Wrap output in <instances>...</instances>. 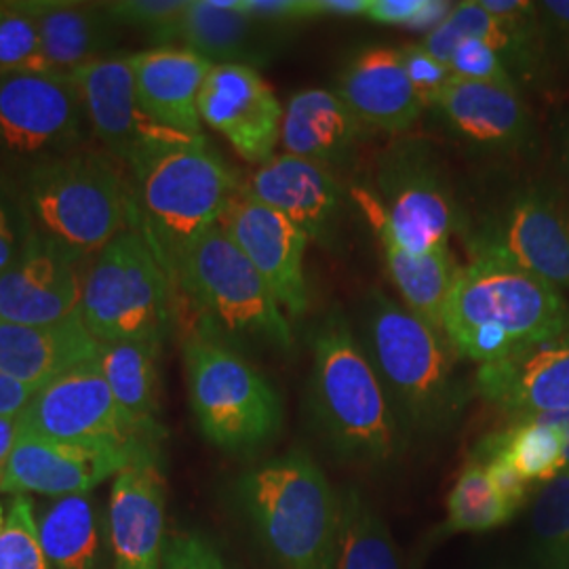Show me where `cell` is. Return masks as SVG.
Returning a JSON list of instances; mask_svg holds the SVG:
<instances>
[{
	"label": "cell",
	"mask_w": 569,
	"mask_h": 569,
	"mask_svg": "<svg viewBox=\"0 0 569 569\" xmlns=\"http://www.w3.org/2000/svg\"><path fill=\"white\" fill-rule=\"evenodd\" d=\"M39 388L28 387L0 371V418H20Z\"/></svg>",
	"instance_id": "obj_47"
},
{
	"label": "cell",
	"mask_w": 569,
	"mask_h": 569,
	"mask_svg": "<svg viewBox=\"0 0 569 569\" xmlns=\"http://www.w3.org/2000/svg\"><path fill=\"white\" fill-rule=\"evenodd\" d=\"M129 61L143 110L167 129L203 136L199 98L213 63L173 44L133 53Z\"/></svg>",
	"instance_id": "obj_23"
},
{
	"label": "cell",
	"mask_w": 569,
	"mask_h": 569,
	"mask_svg": "<svg viewBox=\"0 0 569 569\" xmlns=\"http://www.w3.org/2000/svg\"><path fill=\"white\" fill-rule=\"evenodd\" d=\"M561 154H563V167H566V173L569 178V124L563 131V140H561Z\"/></svg>",
	"instance_id": "obj_52"
},
{
	"label": "cell",
	"mask_w": 569,
	"mask_h": 569,
	"mask_svg": "<svg viewBox=\"0 0 569 569\" xmlns=\"http://www.w3.org/2000/svg\"><path fill=\"white\" fill-rule=\"evenodd\" d=\"M428 0H369L367 20L382 26H399L416 30V23L427 9Z\"/></svg>",
	"instance_id": "obj_46"
},
{
	"label": "cell",
	"mask_w": 569,
	"mask_h": 569,
	"mask_svg": "<svg viewBox=\"0 0 569 569\" xmlns=\"http://www.w3.org/2000/svg\"><path fill=\"white\" fill-rule=\"evenodd\" d=\"M367 357L403 416L420 428L446 425L458 409L448 340L382 291L366 308Z\"/></svg>",
	"instance_id": "obj_9"
},
{
	"label": "cell",
	"mask_w": 569,
	"mask_h": 569,
	"mask_svg": "<svg viewBox=\"0 0 569 569\" xmlns=\"http://www.w3.org/2000/svg\"><path fill=\"white\" fill-rule=\"evenodd\" d=\"M470 260L517 268L569 287V213L552 197L528 190L491 213L468 239Z\"/></svg>",
	"instance_id": "obj_12"
},
{
	"label": "cell",
	"mask_w": 569,
	"mask_h": 569,
	"mask_svg": "<svg viewBox=\"0 0 569 569\" xmlns=\"http://www.w3.org/2000/svg\"><path fill=\"white\" fill-rule=\"evenodd\" d=\"M317 16H366L369 0H315Z\"/></svg>",
	"instance_id": "obj_50"
},
{
	"label": "cell",
	"mask_w": 569,
	"mask_h": 569,
	"mask_svg": "<svg viewBox=\"0 0 569 569\" xmlns=\"http://www.w3.org/2000/svg\"><path fill=\"white\" fill-rule=\"evenodd\" d=\"M475 458L483 462L489 481H491L493 489L498 491V496L509 505L510 509L517 512V509L523 505V500L528 496V481L500 456H493V453L479 456V453H475Z\"/></svg>",
	"instance_id": "obj_45"
},
{
	"label": "cell",
	"mask_w": 569,
	"mask_h": 569,
	"mask_svg": "<svg viewBox=\"0 0 569 569\" xmlns=\"http://www.w3.org/2000/svg\"><path fill=\"white\" fill-rule=\"evenodd\" d=\"M333 569H401L387 523L357 489L340 498Z\"/></svg>",
	"instance_id": "obj_32"
},
{
	"label": "cell",
	"mask_w": 569,
	"mask_h": 569,
	"mask_svg": "<svg viewBox=\"0 0 569 569\" xmlns=\"http://www.w3.org/2000/svg\"><path fill=\"white\" fill-rule=\"evenodd\" d=\"M203 319V336L220 342L291 350L293 331L262 274L216 226L190 244L171 272Z\"/></svg>",
	"instance_id": "obj_6"
},
{
	"label": "cell",
	"mask_w": 569,
	"mask_h": 569,
	"mask_svg": "<svg viewBox=\"0 0 569 569\" xmlns=\"http://www.w3.org/2000/svg\"><path fill=\"white\" fill-rule=\"evenodd\" d=\"M108 540L114 569H163L164 477L159 451L143 453L112 479Z\"/></svg>",
	"instance_id": "obj_19"
},
{
	"label": "cell",
	"mask_w": 569,
	"mask_h": 569,
	"mask_svg": "<svg viewBox=\"0 0 569 569\" xmlns=\"http://www.w3.org/2000/svg\"><path fill=\"white\" fill-rule=\"evenodd\" d=\"M18 422L23 435L66 443L142 449L159 448L161 441L124 413L96 361L72 367L37 390Z\"/></svg>",
	"instance_id": "obj_11"
},
{
	"label": "cell",
	"mask_w": 569,
	"mask_h": 569,
	"mask_svg": "<svg viewBox=\"0 0 569 569\" xmlns=\"http://www.w3.org/2000/svg\"><path fill=\"white\" fill-rule=\"evenodd\" d=\"M479 456H500L526 481L547 483L566 470L561 437L536 418H523L515 427L488 437L479 449Z\"/></svg>",
	"instance_id": "obj_33"
},
{
	"label": "cell",
	"mask_w": 569,
	"mask_h": 569,
	"mask_svg": "<svg viewBox=\"0 0 569 569\" xmlns=\"http://www.w3.org/2000/svg\"><path fill=\"white\" fill-rule=\"evenodd\" d=\"M448 66L456 79L491 82V84L517 89L507 63L500 60V56L491 47L477 39L462 37V41L456 44Z\"/></svg>",
	"instance_id": "obj_40"
},
{
	"label": "cell",
	"mask_w": 569,
	"mask_h": 569,
	"mask_svg": "<svg viewBox=\"0 0 569 569\" xmlns=\"http://www.w3.org/2000/svg\"><path fill=\"white\" fill-rule=\"evenodd\" d=\"M183 366L190 407L209 443L251 453L274 439L281 399L237 348L197 333L183 342Z\"/></svg>",
	"instance_id": "obj_8"
},
{
	"label": "cell",
	"mask_w": 569,
	"mask_h": 569,
	"mask_svg": "<svg viewBox=\"0 0 569 569\" xmlns=\"http://www.w3.org/2000/svg\"><path fill=\"white\" fill-rule=\"evenodd\" d=\"M188 4L190 0H122L103 2V9L117 23L142 28L157 42H171Z\"/></svg>",
	"instance_id": "obj_38"
},
{
	"label": "cell",
	"mask_w": 569,
	"mask_h": 569,
	"mask_svg": "<svg viewBox=\"0 0 569 569\" xmlns=\"http://www.w3.org/2000/svg\"><path fill=\"white\" fill-rule=\"evenodd\" d=\"M70 77L79 87L84 117L122 163L131 164L150 146L180 136V131L159 124L143 110L129 56L91 61L72 70Z\"/></svg>",
	"instance_id": "obj_18"
},
{
	"label": "cell",
	"mask_w": 569,
	"mask_h": 569,
	"mask_svg": "<svg viewBox=\"0 0 569 569\" xmlns=\"http://www.w3.org/2000/svg\"><path fill=\"white\" fill-rule=\"evenodd\" d=\"M531 523L545 542L563 547L569 542V468L547 481L531 509Z\"/></svg>",
	"instance_id": "obj_39"
},
{
	"label": "cell",
	"mask_w": 569,
	"mask_h": 569,
	"mask_svg": "<svg viewBox=\"0 0 569 569\" xmlns=\"http://www.w3.org/2000/svg\"><path fill=\"white\" fill-rule=\"evenodd\" d=\"M79 87L63 72L0 74V152L51 159L81 138Z\"/></svg>",
	"instance_id": "obj_13"
},
{
	"label": "cell",
	"mask_w": 569,
	"mask_h": 569,
	"mask_svg": "<svg viewBox=\"0 0 569 569\" xmlns=\"http://www.w3.org/2000/svg\"><path fill=\"white\" fill-rule=\"evenodd\" d=\"M21 199L34 230L81 260L133 224L131 186L96 152L37 161L23 178Z\"/></svg>",
	"instance_id": "obj_4"
},
{
	"label": "cell",
	"mask_w": 569,
	"mask_h": 569,
	"mask_svg": "<svg viewBox=\"0 0 569 569\" xmlns=\"http://www.w3.org/2000/svg\"><path fill=\"white\" fill-rule=\"evenodd\" d=\"M4 523H7V510L0 505V529L4 528Z\"/></svg>",
	"instance_id": "obj_53"
},
{
	"label": "cell",
	"mask_w": 569,
	"mask_h": 569,
	"mask_svg": "<svg viewBox=\"0 0 569 569\" xmlns=\"http://www.w3.org/2000/svg\"><path fill=\"white\" fill-rule=\"evenodd\" d=\"M268 21L247 16L239 7L222 9L216 0H190L182 20L178 21L173 41L216 63L253 66L264 61L268 42L264 30Z\"/></svg>",
	"instance_id": "obj_28"
},
{
	"label": "cell",
	"mask_w": 569,
	"mask_h": 569,
	"mask_svg": "<svg viewBox=\"0 0 569 569\" xmlns=\"http://www.w3.org/2000/svg\"><path fill=\"white\" fill-rule=\"evenodd\" d=\"M239 500L268 552L283 569H333L340 498L302 451L244 472Z\"/></svg>",
	"instance_id": "obj_3"
},
{
	"label": "cell",
	"mask_w": 569,
	"mask_h": 569,
	"mask_svg": "<svg viewBox=\"0 0 569 569\" xmlns=\"http://www.w3.org/2000/svg\"><path fill=\"white\" fill-rule=\"evenodd\" d=\"M239 9L256 20L268 23L317 18L315 0H239Z\"/></svg>",
	"instance_id": "obj_44"
},
{
	"label": "cell",
	"mask_w": 569,
	"mask_h": 569,
	"mask_svg": "<svg viewBox=\"0 0 569 569\" xmlns=\"http://www.w3.org/2000/svg\"><path fill=\"white\" fill-rule=\"evenodd\" d=\"M32 234L34 226L21 194L0 180V272L20 258Z\"/></svg>",
	"instance_id": "obj_41"
},
{
	"label": "cell",
	"mask_w": 569,
	"mask_h": 569,
	"mask_svg": "<svg viewBox=\"0 0 569 569\" xmlns=\"http://www.w3.org/2000/svg\"><path fill=\"white\" fill-rule=\"evenodd\" d=\"M399 51H401L403 66H406L407 77L413 84L418 98L422 100L425 106L432 108V103L439 98V93L453 79L451 70L443 61L430 56L420 42L403 44Z\"/></svg>",
	"instance_id": "obj_42"
},
{
	"label": "cell",
	"mask_w": 569,
	"mask_h": 569,
	"mask_svg": "<svg viewBox=\"0 0 569 569\" xmlns=\"http://www.w3.org/2000/svg\"><path fill=\"white\" fill-rule=\"evenodd\" d=\"M380 241L390 281L406 300L407 310L418 319L441 331L443 308L458 268L451 251L437 249L430 253H409L392 241L382 228H371Z\"/></svg>",
	"instance_id": "obj_30"
},
{
	"label": "cell",
	"mask_w": 569,
	"mask_h": 569,
	"mask_svg": "<svg viewBox=\"0 0 569 569\" xmlns=\"http://www.w3.org/2000/svg\"><path fill=\"white\" fill-rule=\"evenodd\" d=\"M477 390L519 420L569 411V329L477 369Z\"/></svg>",
	"instance_id": "obj_20"
},
{
	"label": "cell",
	"mask_w": 569,
	"mask_h": 569,
	"mask_svg": "<svg viewBox=\"0 0 569 569\" xmlns=\"http://www.w3.org/2000/svg\"><path fill=\"white\" fill-rule=\"evenodd\" d=\"M545 32L549 30L559 41L569 44V0H545L538 2Z\"/></svg>",
	"instance_id": "obj_48"
},
{
	"label": "cell",
	"mask_w": 569,
	"mask_h": 569,
	"mask_svg": "<svg viewBox=\"0 0 569 569\" xmlns=\"http://www.w3.org/2000/svg\"><path fill=\"white\" fill-rule=\"evenodd\" d=\"M199 114L247 163L264 164L281 143L283 106L253 66L216 63L201 89Z\"/></svg>",
	"instance_id": "obj_15"
},
{
	"label": "cell",
	"mask_w": 569,
	"mask_h": 569,
	"mask_svg": "<svg viewBox=\"0 0 569 569\" xmlns=\"http://www.w3.org/2000/svg\"><path fill=\"white\" fill-rule=\"evenodd\" d=\"M0 569H49L34 509L26 496H13L7 523L0 529Z\"/></svg>",
	"instance_id": "obj_36"
},
{
	"label": "cell",
	"mask_w": 569,
	"mask_h": 569,
	"mask_svg": "<svg viewBox=\"0 0 569 569\" xmlns=\"http://www.w3.org/2000/svg\"><path fill=\"white\" fill-rule=\"evenodd\" d=\"M98 350L81 315L56 326L0 321V371L39 390L72 367L96 361Z\"/></svg>",
	"instance_id": "obj_25"
},
{
	"label": "cell",
	"mask_w": 569,
	"mask_h": 569,
	"mask_svg": "<svg viewBox=\"0 0 569 569\" xmlns=\"http://www.w3.org/2000/svg\"><path fill=\"white\" fill-rule=\"evenodd\" d=\"M150 451H159V448L84 446L20 432L0 493H39L49 498L82 496L106 479H114Z\"/></svg>",
	"instance_id": "obj_16"
},
{
	"label": "cell",
	"mask_w": 569,
	"mask_h": 569,
	"mask_svg": "<svg viewBox=\"0 0 569 569\" xmlns=\"http://www.w3.org/2000/svg\"><path fill=\"white\" fill-rule=\"evenodd\" d=\"M82 262L34 230L20 258L0 272V321L56 326L81 315Z\"/></svg>",
	"instance_id": "obj_17"
},
{
	"label": "cell",
	"mask_w": 569,
	"mask_h": 569,
	"mask_svg": "<svg viewBox=\"0 0 569 569\" xmlns=\"http://www.w3.org/2000/svg\"><path fill=\"white\" fill-rule=\"evenodd\" d=\"M20 439V422L18 418H0V488L13 456L16 443Z\"/></svg>",
	"instance_id": "obj_49"
},
{
	"label": "cell",
	"mask_w": 569,
	"mask_h": 569,
	"mask_svg": "<svg viewBox=\"0 0 569 569\" xmlns=\"http://www.w3.org/2000/svg\"><path fill=\"white\" fill-rule=\"evenodd\" d=\"M171 312L169 274L133 222L84 268L82 323L102 345H163Z\"/></svg>",
	"instance_id": "obj_7"
},
{
	"label": "cell",
	"mask_w": 569,
	"mask_h": 569,
	"mask_svg": "<svg viewBox=\"0 0 569 569\" xmlns=\"http://www.w3.org/2000/svg\"><path fill=\"white\" fill-rule=\"evenodd\" d=\"M161 346L154 342H100L96 363L124 413L150 435L164 437L161 416Z\"/></svg>",
	"instance_id": "obj_29"
},
{
	"label": "cell",
	"mask_w": 569,
	"mask_h": 569,
	"mask_svg": "<svg viewBox=\"0 0 569 569\" xmlns=\"http://www.w3.org/2000/svg\"><path fill=\"white\" fill-rule=\"evenodd\" d=\"M49 72L41 34L23 2H0V74Z\"/></svg>",
	"instance_id": "obj_35"
},
{
	"label": "cell",
	"mask_w": 569,
	"mask_h": 569,
	"mask_svg": "<svg viewBox=\"0 0 569 569\" xmlns=\"http://www.w3.org/2000/svg\"><path fill=\"white\" fill-rule=\"evenodd\" d=\"M243 188L298 226L310 241H333L345 207V192L333 171L284 152L260 164Z\"/></svg>",
	"instance_id": "obj_21"
},
{
	"label": "cell",
	"mask_w": 569,
	"mask_h": 569,
	"mask_svg": "<svg viewBox=\"0 0 569 569\" xmlns=\"http://www.w3.org/2000/svg\"><path fill=\"white\" fill-rule=\"evenodd\" d=\"M363 133V122L336 91L305 89L283 108L284 152L321 164L329 171L348 163Z\"/></svg>",
	"instance_id": "obj_26"
},
{
	"label": "cell",
	"mask_w": 569,
	"mask_h": 569,
	"mask_svg": "<svg viewBox=\"0 0 569 569\" xmlns=\"http://www.w3.org/2000/svg\"><path fill=\"white\" fill-rule=\"evenodd\" d=\"M41 34L42 58L49 70L70 74L91 61L102 60L117 41V21L102 4L68 0H26Z\"/></svg>",
	"instance_id": "obj_27"
},
{
	"label": "cell",
	"mask_w": 569,
	"mask_h": 569,
	"mask_svg": "<svg viewBox=\"0 0 569 569\" xmlns=\"http://www.w3.org/2000/svg\"><path fill=\"white\" fill-rule=\"evenodd\" d=\"M336 93L363 127L385 133H403L425 110L407 77L401 51L385 44L366 47L346 61Z\"/></svg>",
	"instance_id": "obj_22"
},
{
	"label": "cell",
	"mask_w": 569,
	"mask_h": 569,
	"mask_svg": "<svg viewBox=\"0 0 569 569\" xmlns=\"http://www.w3.org/2000/svg\"><path fill=\"white\" fill-rule=\"evenodd\" d=\"M448 21L462 34L477 41L486 42L491 47L500 60L507 63V68H521V70H531L536 61L529 58L526 49L517 42V39L510 34L509 28L479 4V0H467L458 2L451 7Z\"/></svg>",
	"instance_id": "obj_37"
},
{
	"label": "cell",
	"mask_w": 569,
	"mask_h": 569,
	"mask_svg": "<svg viewBox=\"0 0 569 569\" xmlns=\"http://www.w3.org/2000/svg\"><path fill=\"white\" fill-rule=\"evenodd\" d=\"M220 226L262 274L274 300L291 317H302L312 305L306 277V249L310 239L268 204L253 199L243 186L228 204Z\"/></svg>",
	"instance_id": "obj_14"
},
{
	"label": "cell",
	"mask_w": 569,
	"mask_h": 569,
	"mask_svg": "<svg viewBox=\"0 0 569 569\" xmlns=\"http://www.w3.org/2000/svg\"><path fill=\"white\" fill-rule=\"evenodd\" d=\"M371 228H382L409 253L448 249L458 230V209L439 169L418 148H406L385 159L378 171V190L355 188Z\"/></svg>",
	"instance_id": "obj_10"
},
{
	"label": "cell",
	"mask_w": 569,
	"mask_h": 569,
	"mask_svg": "<svg viewBox=\"0 0 569 569\" xmlns=\"http://www.w3.org/2000/svg\"><path fill=\"white\" fill-rule=\"evenodd\" d=\"M37 526L49 569H100L102 523L89 493L58 498Z\"/></svg>",
	"instance_id": "obj_31"
},
{
	"label": "cell",
	"mask_w": 569,
	"mask_h": 569,
	"mask_svg": "<svg viewBox=\"0 0 569 569\" xmlns=\"http://www.w3.org/2000/svg\"><path fill=\"white\" fill-rule=\"evenodd\" d=\"M432 108L456 136L488 150H515L531 131L528 108L510 87L453 77Z\"/></svg>",
	"instance_id": "obj_24"
},
{
	"label": "cell",
	"mask_w": 569,
	"mask_h": 569,
	"mask_svg": "<svg viewBox=\"0 0 569 569\" xmlns=\"http://www.w3.org/2000/svg\"><path fill=\"white\" fill-rule=\"evenodd\" d=\"M163 569H228L204 538L182 531L164 545Z\"/></svg>",
	"instance_id": "obj_43"
},
{
	"label": "cell",
	"mask_w": 569,
	"mask_h": 569,
	"mask_svg": "<svg viewBox=\"0 0 569 569\" xmlns=\"http://www.w3.org/2000/svg\"><path fill=\"white\" fill-rule=\"evenodd\" d=\"M568 329L569 306L559 287L491 260L458 268L441 319L449 348L479 367Z\"/></svg>",
	"instance_id": "obj_2"
},
{
	"label": "cell",
	"mask_w": 569,
	"mask_h": 569,
	"mask_svg": "<svg viewBox=\"0 0 569 569\" xmlns=\"http://www.w3.org/2000/svg\"><path fill=\"white\" fill-rule=\"evenodd\" d=\"M512 515L515 510L491 486L483 462L475 458L462 468L449 493L443 533H481L505 526Z\"/></svg>",
	"instance_id": "obj_34"
},
{
	"label": "cell",
	"mask_w": 569,
	"mask_h": 569,
	"mask_svg": "<svg viewBox=\"0 0 569 569\" xmlns=\"http://www.w3.org/2000/svg\"><path fill=\"white\" fill-rule=\"evenodd\" d=\"M129 169L133 222L171 281L180 256L220 226L241 186L203 136L180 133L154 143Z\"/></svg>",
	"instance_id": "obj_1"
},
{
	"label": "cell",
	"mask_w": 569,
	"mask_h": 569,
	"mask_svg": "<svg viewBox=\"0 0 569 569\" xmlns=\"http://www.w3.org/2000/svg\"><path fill=\"white\" fill-rule=\"evenodd\" d=\"M310 390L317 418L340 453L367 462L395 453L399 428L387 388L338 310L315 331Z\"/></svg>",
	"instance_id": "obj_5"
},
{
	"label": "cell",
	"mask_w": 569,
	"mask_h": 569,
	"mask_svg": "<svg viewBox=\"0 0 569 569\" xmlns=\"http://www.w3.org/2000/svg\"><path fill=\"white\" fill-rule=\"evenodd\" d=\"M540 422H545L547 427L552 428L561 441H563V456H566V468H569V411H555V413H540V416H531Z\"/></svg>",
	"instance_id": "obj_51"
}]
</instances>
